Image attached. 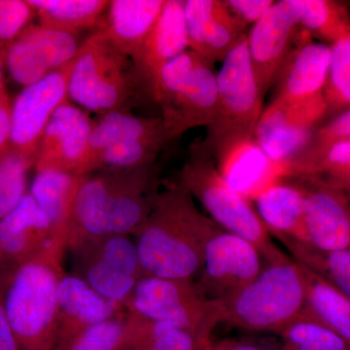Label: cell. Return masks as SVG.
<instances>
[{
    "label": "cell",
    "mask_w": 350,
    "mask_h": 350,
    "mask_svg": "<svg viewBox=\"0 0 350 350\" xmlns=\"http://www.w3.org/2000/svg\"><path fill=\"white\" fill-rule=\"evenodd\" d=\"M157 163L84 175L66 234V248L75 251L98 239L133 232L148 217L158 197Z\"/></svg>",
    "instance_id": "6da1fadb"
},
{
    "label": "cell",
    "mask_w": 350,
    "mask_h": 350,
    "mask_svg": "<svg viewBox=\"0 0 350 350\" xmlns=\"http://www.w3.org/2000/svg\"><path fill=\"white\" fill-rule=\"evenodd\" d=\"M219 228L181 184L159 193L148 217L133 234L144 275L196 282L207 241Z\"/></svg>",
    "instance_id": "7a4b0ae2"
},
{
    "label": "cell",
    "mask_w": 350,
    "mask_h": 350,
    "mask_svg": "<svg viewBox=\"0 0 350 350\" xmlns=\"http://www.w3.org/2000/svg\"><path fill=\"white\" fill-rule=\"evenodd\" d=\"M64 248L50 246L7 273L4 308L19 350H54Z\"/></svg>",
    "instance_id": "3957f363"
},
{
    "label": "cell",
    "mask_w": 350,
    "mask_h": 350,
    "mask_svg": "<svg viewBox=\"0 0 350 350\" xmlns=\"http://www.w3.org/2000/svg\"><path fill=\"white\" fill-rule=\"evenodd\" d=\"M217 304L221 323L250 332L280 334L308 306L306 269L280 251L266 259L253 282Z\"/></svg>",
    "instance_id": "277c9868"
},
{
    "label": "cell",
    "mask_w": 350,
    "mask_h": 350,
    "mask_svg": "<svg viewBox=\"0 0 350 350\" xmlns=\"http://www.w3.org/2000/svg\"><path fill=\"white\" fill-rule=\"evenodd\" d=\"M213 64L189 49L163 69L154 101L162 109L167 144L192 129L207 128L215 120L218 90Z\"/></svg>",
    "instance_id": "5b68a950"
},
{
    "label": "cell",
    "mask_w": 350,
    "mask_h": 350,
    "mask_svg": "<svg viewBox=\"0 0 350 350\" xmlns=\"http://www.w3.org/2000/svg\"><path fill=\"white\" fill-rule=\"evenodd\" d=\"M179 184L199 200L211 220L225 230L247 239L265 259L280 252L250 198L234 190L218 172L211 156L193 145L191 156L179 172Z\"/></svg>",
    "instance_id": "8992f818"
},
{
    "label": "cell",
    "mask_w": 350,
    "mask_h": 350,
    "mask_svg": "<svg viewBox=\"0 0 350 350\" xmlns=\"http://www.w3.org/2000/svg\"><path fill=\"white\" fill-rule=\"evenodd\" d=\"M137 94L130 57L113 45L100 29L80 46L68 80V100L101 115L126 110Z\"/></svg>",
    "instance_id": "52a82bcc"
},
{
    "label": "cell",
    "mask_w": 350,
    "mask_h": 350,
    "mask_svg": "<svg viewBox=\"0 0 350 350\" xmlns=\"http://www.w3.org/2000/svg\"><path fill=\"white\" fill-rule=\"evenodd\" d=\"M222 63L220 70L216 73V118L207 126L206 139L202 144H195L204 153H209L230 138L254 135L264 111V96L258 87L248 54L247 34Z\"/></svg>",
    "instance_id": "ba28073f"
},
{
    "label": "cell",
    "mask_w": 350,
    "mask_h": 350,
    "mask_svg": "<svg viewBox=\"0 0 350 350\" xmlns=\"http://www.w3.org/2000/svg\"><path fill=\"white\" fill-rule=\"evenodd\" d=\"M124 308L152 321L172 324L211 340L221 324L217 304L206 301L195 282L144 275L133 288Z\"/></svg>",
    "instance_id": "9c48e42d"
},
{
    "label": "cell",
    "mask_w": 350,
    "mask_h": 350,
    "mask_svg": "<svg viewBox=\"0 0 350 350\" xmlns=\"http://www.w3.org/2000/svg\"><path fill=\"white\" fill-rule=\"evenodd\" d=\"M265 264L264 255L254 244L219 228L207 241L195 283L206 301L226 300L253 282Z\"/></svg>",
    "instance_id": "30bf717a"
},
{
    "label": "cell",
    "mask_w": 350,
    "mask_h": 350,
    "mask_svg": "<svg viewBox=\"0 0 350 350\" xmlns=\"http://www.w3.org/2000/svg\"><path fill=\"white\" fill-rule=\"evenodd\" d=\"M330 62L331 46L312 42L306 33L278 75L273 100L295 108L319 123L327 115L324 90Z\"/></svg>",
    "instance_id": "8fae6325"
},
{
    "label": "cell",
    "mask_w": 350,
    "mask_h": 350,
    "mask_svg": "<svg viewBox=\"0 0 350 350\" xmlns=\"http://www.w3.org/2000/svg\"><path fill=\"white\" fill-rule=\"evenodd\" d=\"M300 19V0L276 1L247 33L251 66L264 96L300 41L297 40L303 31Z\"/></svg>",
    "instance_id": "7c38bea8"
},
{
    "label": "cell",
    "mask_w": 350,
    "mask_h": 350,
    "mask_svg": "<svg viewBox=\"0 0 350 350\" xmlns=\"http://www.w3.org/2000/svg\"><path fill=\"white\" fill-rule=\"evenodd\" d=\"M80 46L75 34L42 25H29L7 46L5 68L14 81L27 87L70 64Z\"/></svg>",
    "instance_id": "4fadbf2b"
},
{
    "label": "cell",
    "mask_w": 350,
    "mask_h": 350,
    "mask_svg": "<svg viewBox=\"0 0 350 350\" xmlns=\"http://www.w3.org/2000/svg\"><path fill=\"white\" fill-rule=\"evenodd\" d=\"M75 59L40 81L24 87L12 103L10 146L36 161L44 131L57 108L68 100Z\"/></svg>",
    "instance_id": "5bb4252c"
},
{
    "label": "cell",
    "mask_w": 350,
    "mask_h": 350,
    "mask_svg": "<svg viewBox=\"0 0 350 350\" xmlns=\"http://www.w3.org/2000/svg\"><path fill=\"white\" fill-rule=\"evenodd\" d=\"M93 120L69 100L53 115L39 144L34 170L87 175Z\"/></svg>",
    "instance_id": "9a60e30c"
},
{
    "label": "cell",
    "mask_w": 350,
    "mask_h": 350,
    "mask_svg": "<svg viewBox=\"0 0 350 350\" xmlns=\"http://www.w3.org/2000/svg\"><path fill=\"white\" fill-rule=\"evenodd\" d=\"M293 178L305 196L308 243L322 251H350V202L347 194L315 175Z\"/></svg>",
    "instance_id": "2e32d148"
},
{
    "label": "cell",
    "mask_w": 350,
    "mask_h": 350,
    "mask_svg": "<svg viewBox=\"0 0 350 350\" xmlns=\"http://www.w3.org/2000/svg\"><path fill=\"white\" fill-rule=\"evenodd\" d=\"M184 6L185 0H167L153 29L131 57L137 94L153 100L163 69L189 50Z\"/></svg>",
    "instance_id": "e0dca14e"
},
{
    "label": "cell",
    "mask_w": 350,
    "mask_h": 350,
    "mask_svg": "<svg viewBox=\"0 0 350 350\" xmlns=\"http://www.w3.org/2000/svg\"><path fill=\"white\" fill-rule=\"evenodd\" d=\"M206 154L216 159L218 172L228 184L247 198L254 199L264 189L287 177L286 167L269 160L254 135L230 138Z\"/></svg>",
    "instance_id": "ac0fdd59"
},
{
    "label": "cell",
    "mask_w": 350,
    "mask_h": 350,
    "mask_svg": "<svg viewBox=\"0 0 350 350\" xmlns=\"http://www.w3.org/2000/svg\"><path fill=\"white\" fill-rule=\"evenodd\" d=\"M184 14L189 49L213 64L224 61L247 34L224 0H186Z\"/></svg>",
    "instance_id": "d6986e66"
},
{
    "label": "cell",
    "mask_w": 350,
    "mask_h": 350,
    "mask_svg": "<svg viewBox=\"0 0 350 350\" xmlns=\"http://www.w3.org/2000/svg\"><path fill=\"white\" fill-rule=\"evenodd\" d=\"M50 246L66 250L55 239L49 220L27 193L13 211L0 219V262L14 271Z\"/></svg>",
    "instance_id": "ffe728a7"
},
{
    "label": "cell",
    "mask_w": 350,
    "mask_h": 350,
    "mask_svg": "<svg viewBox=\"0 0 350 350\" xmlns=\"http://www.w3.org/2000/svg\"><path fill=\"white\" fill-rule=\"evenodd\" d=\"M314 125L292 109L273 100L264 108L254 137L269 160L289 170L312 144Z\"/></svg>",
    "instance_id": "44dd1931"
},
{
    "label": "cell",
    "mask_w": 350,
    "mask_h": 350,
    "mask_svg": "<svg viewBox=\"0 0 350 350\" xmlns=\"http://www.w3.org/2000/svg\"><path fill=\"white\" fill-rule=\"evenodd\" d=\"M59 332L57 350L88 327L105 321L121 313L124 306L101 297L81 278L64 273L57 286Z\"/></svg>",
    "instance_id": "7402d4cb"
},
{
    "label": "cell",
    "mask_w": 350,
    "mask_h": 350,
    "mask_svg": "<svg viewBox=\"0 0 350 350\" xmlns=\"http://www.w3.org/2000/svg\"><path fill=\"white\" fill-rule=\"evenodd\" d=\"M255 209L269 234L283 245L308 243L305 223V196L293 180L282 179L254 198Z\"/></svg>",
    "instance_id": "603a6c76"
},
{
    "label": "cell",
    "mask_w": 350,
    "mask_h": 350,
    "mask_svg": "<svg viewBox=\"0 0 350 350\" xmlns=\"http://www.w3.org/2000/svg\"><path fill=\"white\" fill-rule=\"evenodd\" d=\"M165 2L167 0H111L98 29L131 59L153 29Z\"/></svg>",
    "instance_id": "cb8c5ba5"
},
{
    "label": "cell",
    "mask_w": 350,
    "mask_h": 350,
    "mask_svg": "<svg viewBox=\"0 0 350 350\" xmlns=\"http://www.w3.org/2000/svg\"><path fill=\"white\" fill-rule=\"evenodd\" d=\"M83 177L84 175L55 170H36L29 187V194L49 220L53 236L64 247L73 204Z\"/></svg>",
    "instance_id": "d4e9b609"
},
{
    "label": "cell",
    "mask_w": 350,
    "mask_h": 350,
    "mask_svg": "<svg viewBox=\"0 0 350 350\" xmlns=\"http://www.w3.org/2000/svg\"><path fill=\"white\" fill-rule=\"evenodd\" d=\"M133 142H163L167 144L162 118L135 116L126 110L98 115L93 121L90 135L88 163L92 156L107 147Z\"/></svg>",
    "instance_id": "484cf974"
},
{
    "label": "cell",
    "mask_w": 350,
    "mask_h": 350,
    "mask_svg": "<svg viewBox=\"0 0 350 350\" xmlns=\"http://www.w3.org/2000/svg\"><path fill=\"white\" fill-rule=\"evenodd\" d=\"M211 342L180 327L129 312L120 350H200Z\"/></svg>",
    "instance_id": "4316f807"
},
{
    "label": "cell",
    "mask_w": 350,
    "mask_h": 350,
    "mask_svg": "<svg viewBox=\"0 0 350 350\" xmlns=\"http://www.w3.org/2000/svg\"><path fill=\"white\" fill-rule=\"evenodd\" d=\"M39 25L78 36L100 27L107 12V0H27Z\"/></svg>",
    "instance_id": "83f0119b"
},
{
    "label": "cell",
    "mask_w": 350,
    "mask_h": 350,
    "mask_svg": "<svg viewBox=\"0 0 350 350\" xmlns=\"http://www.w3.org/2000/svg\"><path fill=\"white\" fill-rule=\"evenodd\" d=\"M305 269L308 280L306 312L350 342L349 299L319 275Z\"/></svg>",
    "instance_id": "f1b7e54d"
},
{
    "label": "cell",
    "mask_w": 350,
    "mask_h": 350,
    "mask_svg": "<svg viewBox=\"0 0 350 350\" xmlns=\"http://www.w3.org/2000/svg\"><path fill=\"white\" fill-rule=\"evenodd\" d=\"M285 247L295 261L350 300V251H322L301 243H289Z\"/></svg>",
    "instance_id": "f546056e"
},
{
    "label": "cell",
    "mask_w": 350,
    "mask_h": 350,
    "mask_svg": "<svg viewBox=\"0 0 350 350\" xmlns=\"http://www.w3.org/2000/svg\"><path fill=\"white\" fill-rule=\"evenodd\" d=\"M300 24L310 38L338 42L350 36V16L344 4L332 0H300Z\"/></svg>",
    "instance_id": "4dcf8cb0"
},
{
    "label": "cell",
    "mask_w": 350,
    "mask_h": 350,
    "mask_svg": "<svg viewBox=\"0 0 350 350\" xmlns=\"http://www.w3.org/2000/svg\"><path fill=\"white\" fill-rule=\"evenodd\" d=\"M280 350H350V342L306 312L283 329Z\"/></svg>",
    "instance_id": "1f68e13d"
},
{
    "label": "cell",
    "mask_w": 350,
    "mask_h": 350,
    "mask_svg": "<svg viewBox=\"0 0 350 350\" xmlns=\"http://www.w3.org/2000/svg\"><path fill=\"white\" fill-rule=\"evenodd\" d=\"M165 144L163 142H133L107 147L90 158L87 175L100 170H131L152 165Z\"/></svg>",
    "instance_id": "d6a6232c"
},
{
    "label": "cell",
    "mask_w": 350,
    "mask_h": 350,
    "mask_svg": "<svg viewBox=\"0 0 350 350\" xmlns=\"http://www.w3.org/2000/svg\"><path fill=\"white\" fill-rule=\"evenodd\" d=\"M36 161L9 146L0 155V219L13 211L27 191L29 170Z\"/></svg>",
    "instance_id": "836d02e7"
},
{
    "label": "cell",
    "mask_w": 350,
    "mask_h": 350,
    "mask_svg": "<svg viewBox=\"0 0 350 350\" xmlns=\"http://www.w3.org/2000/svg\"><path fill=\"white\" fill-rule=\"evenodd\" d=\"M324 100L327 115L350 108V36L331 45V62Z\"/></svg>",
    "instance_id": "e575fe53"
},
{
    "label": "cell",
    "mask_w": 350,
    "mask_h": 350,
    "mask_svg": "<svg viewBox=\"0 0 350 350\" xmlns=\"http://www.w3.org/2000/svg\"><path fill=\"white\" fill-rule=\"evenodd\" d=\"M126 315L120 314L84 329L57 350H120L126 332Z\"/></svg>",
    "instance_id": "d590c367"
},
{
    "label": "cell",
    "mask_w": 350,
    "mask_h": 350,
    "mask_svg": "<svg viewBox=\"0 0 350 350\" xmlns=\"http://www.w3.org/2000/svg\"><path fill=\"white\" fill-rule=\"evenodd\" d=\"M36 17L27 0H0V46L7 48Z\"/></svg>",
    "instance_id": "8d00e7d4"
},
{
    "label": "cell",
    "mask_w": 350,
    "mask_h": 350,
    "mask_svg": "<svg viewBox=\"0 0 350 350\" xmlns=\"http://www.w3.org/2000/svg\"><path fill=\"white\" fill-rule=\"evenodd\" d=\"M342 139H350V108L317 131L308 149H321Z\"/></svg>",
    "instance_id": "74e56055"
},
{
    "label": "cell",
    "mask_w": 350,
    "mask_h": 350,
    "mask_svg": "<svg viewBox=\"0 0 350 350\" xmlns=\"http://www.w3.org/2000/svg\"><path fill=\"white\" fill-rule=\"evenodd\" d=\"M232 15L247 27L255 25L275 4L273 0H224Z\"/></svg>",
    "instance_id": "f35d334b"
},
{
    "label": "cell",
    "mask_w": 350,
    "mask_h": 350,
    "mask_svg": "<svg viewBox=\"0 0 350 350\" xmlns=\"http://www.w3.org/2000/svg\"><path fill=\"white\" fill-rule=\"evenodd\" d=\"M11 109L12 103L9 100L6 88L0 89V155L10 146Z\"/></svg>",
    "instance_id": "ab89813d"
},
{
    "label": "cell",
    "mask_w": 350,
    "mask_h": 350,
    "mask_svg": "<svg viewBox=\"0 0 350 350\" xmlns=\"http://www.w3.org/2000/svg\"><path fill=\"white\" fill-rule=\"evenodd\" d=\"M5 280L0 282V350H19L17 340L12 330L5 308H4L3 295Z\"/></svg>",
    "instance_id": "60d3db41"
},
{
    "label": "cell",
    "mask_w": 350,
    "mask_h": 350,
    "mask_svg": "<svg viewBox=\"0 0 350 350\" xmlns=\"http://www.w3.org/2000/svg\"><path fill=\"white\" fill-rule=\"evenodd\" d=\"M217 350H280L271 349L268 347L250 344V342H239L234 340H223L215 342Z\"/></svg>",
    "instance_id": "b9f144b4"
},
{
    "label": "cell",
    "mask_w": 350,
    "mask_h": 350,
    "mask_svg": "<svg viewBox=\"0 0 350 350\" xmlns=\"http://www.w3.org/2000/svg\"><path fill=\"white\" fill-rule=\"evenodd\" d=\"M6 48L0 46V89L5 88L4 84V68H5Z\"/></svg>",
    "instance_id": "7bdbcfd3"
},
{
    "label": "cell",
    "mask_w": 350,
    "mask_h": 350,
    "mask_svg": "<svg viewBox=\"0 0 350 350\" xmlns=\"http://www.w3.org/2000/svg\"><path fill=\"white\" fill-rule=\"evenodd\" d=\"M200 350H217V349H216L215 342H211V344L207 345L206 347H204V349Z\"/></svg>",
    "instance_id": "ee69618b"
},
{
    "label": "cell",
    "mask_w": 350,
    "mask_h": 350,
    "mask_svg": "<svg viewBox=\"0 0 350 350\" xmlns=\"http://www.w3.org/2000/svg\"><path fill=\"white\" fill-rule=\"evenodd\" d=\"M347 198H349V202H350V194H347Z\"/></svg>",
    "instance_id": "f6af8a7d"
}]
</instances>
